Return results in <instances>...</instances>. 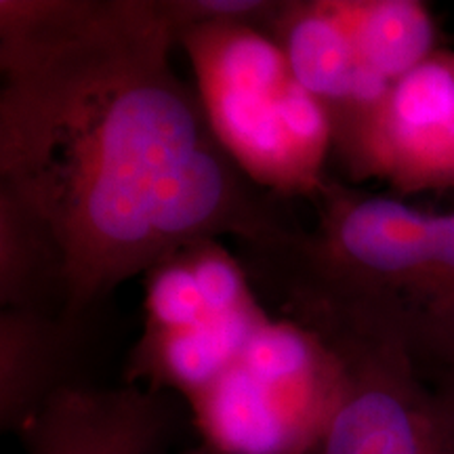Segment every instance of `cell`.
Masks as SVG:
<instances>
[{
    "label": "cell",
    "mask_w": 454,
    "mask_h": 454,
    "mask_svg": "<svg viewBox=\"0 0 454 454\" xmlns=\"http://www.w3.org/2000/svg\"><path fill=\"white\" fill-rule=\"evenodd\" d=\"M429 379H434L435 385H438L442 394H444L446 402L450 404L452 412H454V371L446 372V374H440V377H429Z\"/></svg>",
    "instance_id": "cell-15"
},
{
    "label": "cell",
    "mask_w": 454,
    "mask_h": 454,
    "mask_svg": "<svg viewBox=\"0 0 454 454\" xmlns=\"http://www.w3.org/2000/svg\"><path fill=\"white\" fill-rule=\"evenodd\" d=\"M317 334L345 366L343 400L317 454H454L452 408L404 351L349 331Z\"/></svg>",
    "instance_id": "cell-6"
},
{
    "label": "cell",
    "mask_w": 454,
    "mask_h": 454,
    "mask_svg": "<svg viewBox=\"0 0 454 454\" xmlns=\"http://www.w3.org/2000/svg\"><path fill=\"white\" fill-rule=\"evenodd\" d=\"M265 30L301 87L325 104L333 124L366 112L394 87L364 66L334 0L278 3Z\"/></svg>",
    "instance_id": "cell-8"
},
{
    "label": "cell",
    "mask_w": 454,
    "mask_h": 454,
    "mask_svg": "<svg viewBox=\"0 0 454 454\" xmlns=\"http://www.w3.org/2000/svg\"><path fill=\"white\" fill-rule=\"evenodd\" d=\"M215 139L259 190L316 200L328 185L333 118L253 21H198L177 32Z\"/></svg>",
    "instance_id": "cell-3"
},
{
    "label": "cell",
    "mask_w": 454,
    "mask_h": 454,
    "mask_svg": "<svg viewBox=\"0 0 454 454\" xmlns=\"http://www.w3.org/2000/svg\"><path fill=\"white\" fill-rule=\"evenodd\" d=\"M179 454H217V452L211 450V448H208V446L200 444V446H196V448H190V450H184V452H179Z\"/></svg>",
    "instance_id": "cell-16"
},
{
    "label": "cell",
    "mask_w": 454,
    "mask_h": 454,
    "mask_svg": "<svg viewBox=\"0 0 454 454\" xmlns=\"http://www.w3.org/2000/svg\"><path fill=\"white\" fill-rule=\"evenodd\" d=\"M316 225L247 251L284 317L387 340L427 377L454 371V211L328 181Z\"/></svg>",
    "instance_id": "cell-2"
},
{
    "label": "cell",
    "mask_w": 454,
    "mask_h": 454,
    "mask_svg": "<svg viewBox=\"0 0 454 454\" xmlns=\"http://www.w3.org/2000/svg\"><path fill=\"white\" fill-rule=\"evenodd\" d=\"M184 253L213 316H230L259 308L251 278L221 240L187 244Z\"/></svg>",
    "instance_id": "cell-14"
},
{
    "label": "cell",
    "mask_w": 454,
    "mask_h": 454,
    "mask_svg": "<svg viewBox=\"0 0 454 454\" xmlns=\"http://www.w3.org/2000/svg\"><path fill=\"white\" fill-rule=\"evenodd\" d=\"M168 411L139 387L74 383L51 397L20 440L26 454H160Z\"/></svg>",
    "instance_id": "cell-7"
},
{
    "label": "cell",
    "mask_w": 454,
    "mask_h": 454,
    "mask_svg": "<svg viewBox=\"0 0 454 454\" xmlns=\"http://www.w3.org/2000/svg\"><path fill=\"white\" fill-rule=\"evenodd\" d=\"M345 179L397 194L454 190V51L440 47L366 112L333 124Z\"/></svg>",
    "instance_id": "cell-5"
},
{
    "label": "cell",
    "mask_w": 454,
    "mask_h": 454,
    "mask_svg": "<svg viewBox=\"0 0 454 454\" xmlns=\"http://www.w3.org/2000/svg\"><path fill=\"white\" fill-rule=\"evenodd\" d=\"M263 308L215 316L194 328L173 333H144L129 360L130 385L175 391L190 404L194 397L236 364L244 345L261 322Z\"/></svg>",
    "instance_id": "cell-10"
},
{
    "label": "cell",
    "mask_w": 454,
    "mask_h": 454,
    "mask_svg": "<svg viewBox=\"0 0 454 454\" xmlns=\"http://www.w3.org/2000/svg\"><path fill=\"white\" fill-rule=\"evenodd\" d=\"M76 328L53 311L0 309V427L20 435L67 385Z\"/></svg>",
    "instance_id": "cell-9"
},
{
    "label": "cell",
    "mask_w": 454,
    "mask_h": 454,
    "mask_svg": "<svg viewBox=\"0 0 454 454\" xmlns=\"http://www.w3.org/2000/svg\"><path fill=\"white\" fill-rule=\"evenodd\" d=\"M364 66L395 84L440 49L427 4L419 0H334Z\"/></svg>",
    "instance_id": "cell-11"
},
{
    "label": "cell",
    "mask_w": 454,
    "mask_h": 454,
    "mask_svg": "<svg viewBox=\"0 0 454 454\" xmlns=\"http://www.w3.org/2000/svg\"><path fill=\"white\" fill-rule=\"evenodd\" d=\"M343 389V360L326 339L268 316L236 364L187 406L217 454H317Z\"/></svg>",
    "instance_id": "cell-4"
},
{
    "label": "cell",
    "mask_w": 454,
    "mask_h": 454,
    "mask_svg": "<svg viewBox=\"0 0 454 454\" xmlns=\"http://www.w3.org/2000/svg\"><path fill=\"white\" fill-rule=\"evenodd\" d=\"M168 0H0V192L47 227L76 331L187 244L293 230L173 70Z\"/></svg>",
    "instance_id": "cell-1"
},
{
    "label": "cell",
    "mask_w": 454,
    "mask_h": 454,
    "mask_svg": "<svg viewBox=\"0 0 454 454\" xmlns=\"http://www.w3.org/2000/svg\"><path fill=\"white\" fill-rule=\"evenodd\" d=\"M145 331L173 333L215 317L204 301L184 248L145 271Z\"/></svg>",
    "instance_id": "cell-13"
},
{
    "label": "cell",
    "mask_w": 454,
    "mask_h": 454,
    "mask_svg": "<svg viewBox=\"0 0 454 454\" xmlns=\"http://www.w3.org/2000/svg\"><path fill=\"white\" fill-rule=\"evenodd\" d=\"M61 259L49 230L0 192V309L61 311Z\"/></svg>",
    "instance_id": "cell-12"
}]
</instances>
